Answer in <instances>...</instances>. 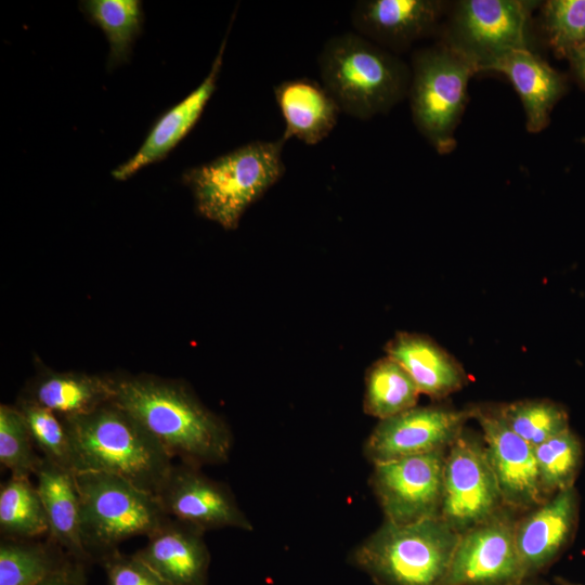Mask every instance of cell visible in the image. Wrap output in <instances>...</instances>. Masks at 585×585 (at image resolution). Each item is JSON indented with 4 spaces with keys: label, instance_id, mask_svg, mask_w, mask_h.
<instances>
[{
    "label": "cell",
    "instance_id": "1",
    "mask_svg": "<svg viewBox=\"0 0 585 585\" xmlns=\"http://www.w3.org/2000/svg\"><path fill=\"white\" fill-rule=\"evenodd\" d=\"M112 402L136 419L172 456L200 467L232 448L226 425L178 382L139 376L113 380Z\"/></svg>",
    "mask_w": 585,
    "mask_h": 585
},
{
    "label": "cell",
    "instance_id": "2",
    "mask_svg": "<svg viewBox=\"0 0 585 585\" xmlns=\"http://www.w3.org/2000/svg\"><path fill=\"white\" fill-rule=\"evenodd\" d=\"M61 419L70 442L74 473L106 472L154 495L161 490L173 457L126 411L108 402Z\"/></svg>",
    "mask_w": 585,
    "mask_h": 585
},
{
    "label": "cell",
    "instance_id": "3",
    "mask_svg": "<svg viewBox=\"0 0 585 585\" xmlns=\"http://www.w3.org/2000/svg\"><path fill=\"white\" fill-rule=\"evenodd\" d=\"M322 84L344 114L366 120L408 94L410 67L356 32L329 38L317 56Z\"/></svg>",
    "mask_w": 585,
    "mask_h": 585
},
{
    "label": "cell",
    "instance_id": "4",
    "mask_svg": "<svg viewBox=\"0 0 585 585\" xmlns=\"http://www.w3.org/2000/svg\"><path fill=\"white\" fill-rule=\"evenodd\" d=\"M459 534L440 517L408 524L388 521L351 555L376 585H446Z\"/></svg>",
    "mask_w": 585,
    "mask_h": 585
},
{
    "label": "cell",
    "instance_id": "5",
    "mask_svg": "<svg viewBox=\"0 0 585 585\" xmlns=\"http://www.w3.org/2000/svg\"><path fill=\"white\" fill-rule=\"evenodd\" d=\"M285 141H255L186 170L196 209L225 230H235L245 210L284 174Z\"/></svg>",
    "mask_w": 585,
    "mask_h": 585
},
{
    "label": "cell",
    "instance_id": "6",
    "mask_svg": "<svg viewBox=\"0 0 585 585\" xmlns=\"http://www.w3.org/2000/svg\"><path fill=\"white\" fill-rule=\"evenodd\" d=\"M74 476L81 541L90 562H100L126 540L148 537L170 518L156 495L121 477L98 471Z\"/></svg>",
    "mask_w": 585,
    "mask_h": 585
},
{
    "label": "cell",
    "instance_id": "7",
    "mask_svg": "<svg viewBox=\"0 0 585 585\" xmlns=\"http://www.w3.org/2000/svg\"><path fill=\"white\" fill-rule=\"evenodd\" d=\"M473 62L445 43L421 49L412 58L408 98L417 130L440 154L456 146L455 131L467 104Z\"/></svg>",
    "mask_w": 585,
    "mask_h": 585
},
{
    "label": "cell",
    "instance_id": "8",
    "mask_svg": "<svg viewBox=\"0 0 585 585\" xmlns=\"http://www.w3.org/2000/svg\"><path fill=\"white\" fill-rule=\"evenodd\" d=\"M534 2L463 0L456 3L445 44L486 70L515 50L529 49L528 26Z\"/></svg>",
    "mask_w": 585,
    "mask_h": 585
},
{
    "label": "cell",
    "instance_id": "9",
    "mask_svg": "<svg viewBox=\"0 0 585 585\" xmlns=\"http://www.w3.org/2000/svg\"><path fill=\"white\" fill-rule=\"evenodd\" d=\"M503 507L483 438L465 427L446 451L440 518L460 535Z\"/></svg>",
    "mask_w": 585,
    "mask_h": 585
},
{
    "label": "cell",
    "instance_id": "10",
    "mask_svg": "<svg viewBox=\"0 0 585 585\" xmlns=\"http://www.w3.org/2000/svg\"><path fill=\"white\" fill-rule=\"evenodd\" d=\"M446 451L374 465L370 483L386 521L408 524L440 517Z\"/></svg>",
    "mask_w": 585,
    "mask_h": 585
},
{
    "label": "cell",
    "instance_id": "11",
    "mask_svg": "<svg viewBox=\"0 0 585 585\" xmlns=\"http://www.w3.org/2000/svg\"><path fill=\"white\" fill-rule=\"evenodd\" d=\"M515 511L503 507L460 534L446 585H506L523 580L515 541Z\"/></svg>",
    "mask_w": 585,
    "mask_h": 585
},
{
    "label": "cell",
    "instance_id": "12",
    "mask_svg": "<svg viewBox=\"0 0 585 585\" xmlns=\"http://www.w3.org/2000/svg\"><path fill=\"white\" fill-rule=\"evenodd\" d=\"M471 418L472 406L464 410L415 406L379 420L365 443V454L375 465L446 451Z\"/></svg>",
    "mask_w": 585,
    "mask_h": 585
},
{
    "label": "cell",
    "instance_id": "13",
    "mask_svg": "<svg viewBox=\"0 0 585 585\" xmlns=\"http://www.w3.org/2000/svg\"><path fill=\"white\" fill-rule=\"evenodd\" d=\"M472 418L482 430L486 456L504 506L514 511H529L546 502L534 447L506 425L496 406L474 405Z\"/></svg>",
    "mask_w": 585,
    "mask_h": 585
},
{
    "label": "cell",
    "instance_id": "14",
    "mask_svg": "<svg viewBox=\"0 0 585 585\" xmlns=\"http://www.w3.org/2000/svg\"><path fill=\"white\" fill-rule=\"evenodd\" d=\"M156 496L171 518L204 532L227 526L252 529L230 490L206 477L199 467L183 461L173 464Z\"/></svg>",
    "mask_w": 585,
    "mask_h": 585
},
{
    "label": "cell",
    "instance_id": "15",
    "mask_svg": "<svg viewBox=\"0 0 585 585\" xmlns=\"http://www.w3.org/2000/svg\"><path fill=\"white\" fill-rule=\"evenodd\" d=\"M580 517L575 486L560 491L526 511L515 525V541L523 578L549 568L572 543Z\"/></svg>",
    "mask_w": 585,
    "mask_h": 585
},
{
    "label": "cell",
    "instance_id": "16",
    "mask_svg": "<svg viewBox=\"0 0 585 585\" xmlns=\"http://www.w3.org/2000/svg\"><path fill=\"white\" fill-rule=\"evenodd\" d=\"M443 10L438 0H361L351 23L356 34L394 53L431 34Z\"/></svg>",
    "mask_w": 585,
    "mask_h": 585
},
{
    "label": "cell",
    "instance_id": "17",
    "mask_svg": "<svg viewBox=\"0 0 585 585\" xmlns=\"http://www.w3.org/2000/svg\"><path fill=\"white\" fill-rule=\"evenodd\" d=\"M204 533L170 517L134 554L167 585H208L210 554Z\"/></svg>",
    "mask_w": 585,
    "mask_h": 585
},
{
    "label": "cell",
    "instance_id": "18",
    "mask_svg": "<svg viewBox=\"0 0 585 585\" xmlns=\"http://www.w3.org/2000/svg\"><path fill=\"white\" fill-rule=\"evenodd\" d=\"M226 39L227 34L203 82L180 103L167 110L153 126L138 152L112 171L116 180H127L140 169L165 158L196 125L214 92Z\"/></svg>",
    "mask_w": 585,
    "mask_h": 585
},
{
    "label": "cell",
    "instance_id": "19",
    "mask_svg": "<svg viewBox=\"0 0 585 585\" xmlns=\"http://www.w3.org/2000/svg\"><path fill=\"white\" fill-rule=\"evenodd\" d=\"M274 96L285 121V142L296 138L308 145L318 144L334 130L341 113L322 82L310 78L280 82Z\"/></svg>",
    "mask_w": 585,
    "mask_h": 585
},
{
    "label": "cell",
    "instance_id": "20",
    "mask_svg": "<svg viewBox=\"0 0 585 585\" xmlns=\"http://www.w3.org/2000/svg\"><path fill=\"white\" fill-rule=\"evenodd\" d=\"M386 352L407 372L419 392L430 398L443 399L467 382L459 362L427 336L399 333L387 343Z\"/></svg>",
    "mask_w": 585,
    "mask_h": 585
},
{
    "label": "cell",
    "instance_id": "21",
    "mask_svg": "<svg viewBox=\"0 0 585 585\" xmlns=\"http://www.w3.org/2000/svg\"><path fill=\"white\" fill-rule=\"evenodd\" d=\"M508 78L521 99L526 129L540 132L549 121L552 106L562 95V77L530 49L515 50L497 60L489 72Z\"/></svg>",
    "mask_w": 585,
    "mask_h": 585
},
{
    "label": "cell",
    "instance_id": "22",
    "mask_svg": "<svg viewBox=\"0 0 585 585\" xmlns=\"http://www.w3.org/2000/svg\"><path fill=\"white\" fill-rule=\"evenodd\" d=\"M49 537L73 558L90 562L81 541L80 503L74 472L42 456L35 474Z\"/></svg>",
    "mask_w": 585,
    "mask_h": 585
},
{
    "label": "cell",
    "instance_id": "23",
    "mask_svg": "<svg viewBox=\"0 0 585 585\" xmlns=\"http://www.w3.org/2000/svg\"><path fill=\"white\" fill-rule=\"evenodd\" d=\"M114 385L103 379L76 373H47L32 385L24 398L41 405L60 417L89 413L112 402Z\"/></svg>",
    "mask_w": 585,
    "mask_h": 585
},
{
    "label": "cell",
    "instance_id": "24",
    "mask_svg": "<svg viewBox=\"0 0 585 585\" xmlns=\"http://www.w3.org/2000/svg\"><path fill=\"white\" fill-rule=\"evenodd\" d=\"M69 557L49 536L47 540L1 537L0 585H37L62 568Z\"/></svg>",
    "mask_w": 585,
    "mask_h": 585
},
{
    "label": "cell",
    "instance_id": "25",
    "mask_svg": "<svg viewBox=\"0 0 585 585\" xmlns=\"http://www.w3.org/2000/svg\"><path fill=\"white\" fill-rule=\"evenodd\" d=\"M1 537L41 538L49 536L48 518L29 477L12 476L0 490Z\"/></svg>",
    "mask_w": 585,
    "mask_h": 585
},
{
    "label": "cell",
    "instance_id": "26",
    "mask_svg": "<svg viewBox=\"0 0 585 585\" xmlns=\"http://www.w3.org/2000/svg\"><path fill=\"white\" fill-rule=\"evenodd\" d=\"M419 394L407 372L386 355L367 372L364 410L368 415L384 420L415 407Z\"/></svg>",
    "mask_w": 585,
    "mask_h": 585
},
{
    "label": "cell",
    "instance_id": "27",
    "mask_svg": "<svg viewBox=\"0 0 585 585\" xmlns=\"http://www.w3.org/2000/svg\"><path fill=\"white\" fill-rule=\"evenodd\" d=\"M81 11L105 34L109 43L108 66L128 61L132 44L143 23L141 2L138 0H86Z\"/></svg>",
    "mask_w": 585,
    "mask_h": 585
},
{
    "label": "cell",
    "instance_id": "28",
    "mask_svg": "<svg viewBox=\"0 0 585 585\" xmlns=\"http://www.w3.org/2000/svg\"><path fill=\"white\" fill-rule=\"evenodd\" d=\"M534 455L541 486L547 498L574 486L583 464L584 447L571 428L535 446Z\"/></svg>",
    "mask_w": 585,
    "mask_h": 585
},
{
    "label": "cell",
    "instance_id": "29",
    "mask_svg": "<svg viewBox=\"0 0 585 585\" xmlns=\"http://www.w3.org/2000/svg\"><path fill=\"white\" fill-rule=\"evenodd\" d=\"M496 408L506 425L533 447L570 428L567 410L547 399L520 400Z\"/></svg>",
    "mask_w": 585,
    "mask_h": 585
},
{
    "label": "cell",
    "instance_id": "30",
    "mask_svg": "<svg viewBox=\"0 0 585 585\" xmlns=\"http://www.w3.org/2000/svg\"><path fill=\"white\" fill-rule=\"evenodd\" d=\"M16 407L42 456L74 472L70 442L61 417L25 399H22Z\"/></svg>",
    "mask_w": 585,
    "mask_h": 585
},
{
    "label": "cell",
    "instance_id": "31",
    "mask_svg": "<svg viewBox=\"0 0 585 585\" xmlns=\"http://www.w3.org/2000/svg\"><path fill=\"white\" fill-rule=\"evenodd\" d=\"M23 415L16 406L0 405V461L12 476L35 474L38 455Z\"/></svg>",
    "mask_w": 585,
    "mask_h": 585
},
{
    "label": "cell",
    "instance_id": "32",
    "mask_svg": "<svg viewBox=\"0 0 585 585\" xmlns=\"http://www.w3.org/2000/svg\"><path fill=\"white\" fill-rule=\"evenodd\" d=\"M545 32L554 51L567 56L585 43V0H550L543 10Z\"/></svg>",
    "mask_w": 585,
    "mask_h": 585
},
{
    "label": "cell",
    "instance_id": "33",
    "mask_svg": "<svg viewBox=\"0 0 585 585\" xmlns=\"http://www.w3.org/2000/svg\"><path fill=\"white\" fill-rule=\"evenodd\" d=\"M99 563L106 573L107 585H167L135 554L126 555L118 549Z\"/></svg>",
    "mask_w": 585,
    "mask_h": 585
},
{
    "label": "cell",
    "instance_id": "34",
    "mask_svg": "<svg viewBox=\"0 0 585 585\" xmlns=\"http://www.w3.org/2000/svg\"><path fill=\"white\" fill-rule=\"evenodd\" d=\"M37 585H88L86 562L69 557L62 568Z\"/></svg>",
    "mask_w": 585,
    "mask_h": 585
},
{
    "label": "cell",
    "instance_id": "35",
    "mask_svg": "<svg viewBox=\"0 0 585 585\" xmlns=\"http://www.w3.org/2000/svg\"><path fill=\"white\" fill-rule=\"evenodd\" d=\"M567 57L575 76L585 86V43L574 48Z\"/></svg>",
    "mask_w": 585,
    "mask_h": 585
},
{
    "label": "cell",
    "instance_id": "36",
    "mask_svg": "<svg viewBox=\"0 0 585 585\" xmlns=\"http://www.w3.org/2000/svg\"><path fill=\"white\" fill-rule=\"evenodd\" d=\"M506 585H548V584L545 582L535 580V577H530V578H523L517 582H512Z\"/></svg>",
    "mask_w": 585,
    "mask_h": 585
},
{
    "label": "cell",
    "instance_id": "37",
    "mask_svg": "<svg viewBox=\"0 0 585 585\" xmlns=\"http://www.w3.org/2000/svg\"><path fill=\"white\" fill-rule=\"evenodd\" d=\"M556 584L557 585H583V584H580V583H575V582H571L564 577H561V576H558L556 577L555 580Z\"/></svg>",
    "mask_w": 585,
    "mask_h": 585
}]
</instances>
